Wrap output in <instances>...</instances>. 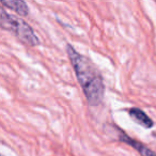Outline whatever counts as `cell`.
Here are the masks:
<instances>
[{
  "mask_svg": "<svg viewBox=\"0 0 156 156\" xmlns=\"http://www.w3.org/2000/svg\"><path fill=\"white\" fill-rule=\"evenodd\" d=\"M66 52L87 102L91 106L101 105L105 94V83L101 72L89 58L76 51L69 43Z\"/></svg>",
  "mask_w": 156,
  "mask_h": 156,
  "instance_id": "6da1fadb",
  "label": "cell"
},
{
  "mask_svg": "<svg viewBox=\"0 0 156 156\" xmlns=\"http://www.w3.org/2000/svg\"><path fill=\"white\" fill-rule=\"evenodd\" d=\"M1 28L12 32L22 43L29 46H37L40 40L37 37L34 30L29 26L28 23L20 17H16L7 13L5 8L1 9Z\"/></svg>",
  "mask_w": 156,
  "mask_h": 156,
  "instance_id": "7a4b0ae2",
  "label": "cell"
},
{
  "mask_svg": "<svg viewBox=\"0 0 156 156\" xmlns=\"http://www.w3.org/2000/svg\"><path fill=\"white\" fill-rule=\"evenodd\" d=\"M117 132L118 140L121 141L123 143L128 144L130 147H133L134 150L138 151V153L140 154V156H156V153L154 151H152L150 147H147L145 144H143L142 142H140L139 140L133 139L132 137H129L128 135H126L121 128H119L118 126H113Z\"/></svg>",
  "mask_w": 156,
  "mask_h": 156,
  "instance_id": "3957f363",
  "label": "cell"
},
{
  "mask_svg": "<svg viewBox=\"0 0 156 156\" xmlns=\"http://www.w3.org/2000/svg\"><path fill=\"white\" fill-rule=\"evenodd\" d=\"M128 115L132 118V120L139 125H141L144 128H152L154 125V122L142 109L137 108V107H133V108L128 109Z\"/></svg>",
  "mask_w": 156,
  "mask_h": 156,
  "instance_id": "277c9868",
  "label": "cell"
},
{
  "mask_svg": "<svg viewBox=\"0 0 156 156\" xmlns=\"http://www.w3.org/2000/svg\"><path fill=\"white\" fill-rule=\"evenodd\" d=\"M1 5L2 7L16 12L20 16H27L29 14L28 5L22 0H5L1 2Z\"/></svg>",
  "mask_w": 156,
  "mask_h": 156,
  "instance_id": "5b68a950",
  "label": "cell"
},
{
  "mask_svg": "<svg viewBox=\"0 0 156 156\" xmlns=\"http://www.w3.org/2000/svg\"><path fill=\"white\" fill-rule=\"evenodd\" d=\"M2 156H5V155H2Z\"/></svg>",
  "mask_w": 156,
  "mask_h": 156,
  "instance_id": "8992f818",
  "label": "cell"
}]
</instances>
